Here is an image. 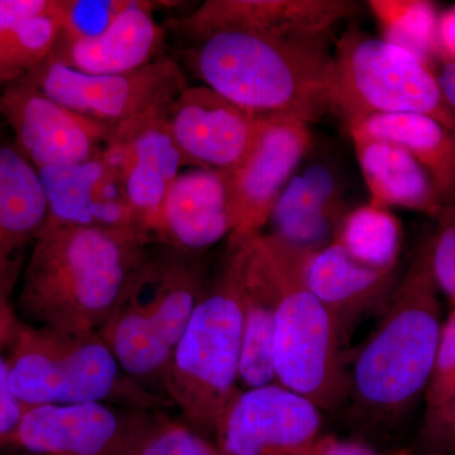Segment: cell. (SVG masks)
Masks as SVG:
<instances>
[{"instance_id": "34", "label": "cell", "mask_w": 455, "mask_h": 455, "mask_svg": "<svg viewBox=\"0 0 455 455\" xmlns=\"http://www.w3.org/2000/svg\"><path fill=\"white\" fill-rule=\"evenodd\" d=\"M25 410L12 391L7 357L0 352V451L7 448Z\"/></svg>"}, {"instance_id": "14", "label": "cell", "mask_w": 455, "mask_h": 455, "mask_svg": "<svg viewBox=\"0 0 455 455\" xmlns=\"http://www.w3.org/2000/svg\"><path fill=\"white\" fill-rule=\"evenodd\" d=\"M167 113L113 128L104 149L121 171L137 229L151 241L158 235L167 194L188 166L171 134Z\"/></svg>"}, {"instance_id": "41", "label": "cell", "mask_w": 455, "mask_h": 455, "mask_svg": "<svg viewBox=\"0 0 455 455\" xmlns=\"http://www.w3.org/2000/svg\"><path fill=\"white\" fill-rule=\"evenodd\" d=\"M121 455H132L131 454V449H130V451H125V453H123Z\"/></svg>"}, {"instance_id": "35", "label": "cell", "mask_w": 455, "mask_h": 455, "mask_svg": "<svg viewBox=\"0 0 455 455\" xmlns=\"http://www.w3.org/2000/svg\"><path fill=\"white\" fill-rule=\"evenodd\" d=\"M56 0H0V36L55 7Z\"/></svg>"}, {"instance_id": "27", "label": "cell", "mask_w": 455, "mask_h": 455, "mask_svg": "<svg viewBox=\"0 0 455 455\" xmlns=\"http://www.w3.org/2000/svg\"><path fill=\"white\" fill-rule=\"evenodd\" d=\"M379 20L383 40L406 50L429 66L440 60L439 14L427 0H371L367 3Z\"/></svg>"}, {"instance_id": "12", "label": "cell", "mask_w": 455, "mask_h": 455, "mask_svg": "<svg viewBox=\"0 0 455 455\" xmlns=\"http://www.w3.org/2000/svg\"><path fill=\"white\" fill-rule=\"evenodd\" d=\"M0 119L37 169L73 166L103 154L112 130L68 109L20 80L0 92Z\"/></svg>"}, {"instance_id": "3", "label": "cell", "mask_w": 455, "mask_h": 455, "mask_svg": "<svg viewBox=\"0 0 455 455\" xmlns=\"http://www.w3.org/2000/svg\"><path fill=\"white\" fill-rule=\"evenodd\" d=\"M329 36L221 32L191 44L184 60L204 85L236 106L311 124L334 114Z\"/></svg>"}, {"instance_id": "5", "label": "cell", "mask_w": 455, "mask_h": 455, "mask_svg": "<svg viewBox=\"0 0 455 455\" xmlns=\"http://www.w3.org/2000/svg\"><path fill=\"white\" fill-rule=\"evenodd\" d=\"M206 289L199 254L173 250L148 262L101 328L123 372L134 382H164L173 350Z\"/></svg>"}, {"instance_id": "22", "label": "cell", "mask_w": 455, "mask_h": 455, "mask_svg": "<svg viewBox=\"0 0 455 455\" xmlns=\"http://www.w3.org/2000/svg\"><path fill=\"white\" fill-rule=\"evenodd\" d=\"M259 235L228 245L235 256L242 305L239 382L245 388L276 382L274 367L276 290L260 248Z\"/></svg>"}, {"instance_id": "30", "label": "cell", "mask_w": 455, "mask_h": 455, "mask_svg": "<svg viewBox=\"0 0 455 455\" xmlns=\"http://www.w3.org/2000/svg\"><path fill=\"white\" fill-rule=\"evenodd\" d=\"M132 0H60L59 41L71 42L100 35Z\"/></svg>"}, {"instance_id": "2", "label": "cell", "mask_w": 455, "mask_h": 455, "mask_svg": "<svg viewBox=\"0 0 455 455\" xmlns=\"http://www.w3.org/2000/svg\"><path fill=\"white\" fill-rule=\"evenodd\" d=\"M149 242L124 228H44L23 272L22 322L59 333H99L151 259Z\"/></svg>"}, {"instance_id": "16", "label": "cell", "mask_w": 455, "mask_h": 455, "mask_svg": "<svg viewBox=\"0 0 455 455\" xmlns=\"http://www.w3.org/2000/svg\"><path fill=\"white\" fill-rule=\"evenodd\" d=\"M358 9L352 0H206L172 26L193 44L221 32L331 35Z\"/></svg>"}, {"instance_id": "20", "label": "cell", "mask_w": 455, "mask_h": 455, "mask_svg": "<svg viewBox=\"0 0 455 455\" xmlns=\"http://www.w3.org/2000/svg\"><path fill=\"white\" fill-rule=\"evenodd\" d=\"M173 2L132 0L100 35L57 44L51 57L79 73L118 75L132 73L161 59L164 29L156 20L155 9Z\"/></svg>"}, {"instance_id": "25", "label": "cell", "mask_w": 455, "mask_h": 455, "mask_svg": "<svg viewBox=\"0 0 455 455\" xmlns=\"http://www.w3.org/2000/svg\"><path fill=\"white\" fill-rule=\"evenodd\" d=\"M346 127L405 148L429 173L444 208L455 204V131L424 114H377Z\"/></svg>"}, {"instance_id": "36", "label": "cell", "mask_w": 455, "mask_h": 455, "mask_svg": "<svg viewBox=\"0 0 455 455\" xmlns=\"http://www.w3.org/2000/svg\"><path fill=\"white\" fill-rule=\"evenodd\" d=\"M310 455H382L377 448L357 438L341 439L333 434H324L314 443Z\"/></svg>"}, {"instance_id": "1", "label": "cell", "mask_w": 455, "mask_h": 455, "mask_svg": "<svg viewBox=\"0 0 455 455\" xmlns=\"http://www.w3.org/2000/svg\"><path fill=\"white\" fill-rule=\"evenodd\" d=\"M439 292L427 236L347 370L340 411L355 438L372 447L390 439L424 398L442 335Z\"/></svg>"}, {"instance_id": "19", "label": "cell", "mask_w": 455, "mask_h": 455, "mask_svg": "<svg viewBox=\"0 0 455 455\" xmlns=\"http://www.w3.org/2000/svg\"><path fill=\"white\" fill-rule=\"evenodd\" d=\"M298 253L304 283L333 317L344 341L359 320L385 310L398 283L396 271L370 267L335 242Z\"/></svg>"}, {"instance_id": "24", "label": "cell", "mask_w": 455, "mask_h": 455, "mask_svg": "<svg viewBox=\"0 0 455 455\" xmlns=\"http://www.w3.org/2000/svg\"><path fill=\"white\" fill-rule=\"evenodd\" d=\"M370 203L409 209L438 220L444 205L427 170L403 147L390 140L350 132Z\"/></svg>"}, {"instance_id": "9", "label": "cell", "mask_w": 455, "mask_h": 455, "mask_svg": "<svg viewBox=\"0 0 455 455\" xmlns=\"http://www.w3.org/2000/svg\"><path fill=\"white\" fill-rule=\"evenodd\" d=\"M20 80L110 130L123 123L167 112L188 86L181 68L169 57H161L132 73L89 75L50 56Z\"/></svg>"}, {"instance_id": "26", "label": "cell", "mask_w": 455, "mask_h": 455, "mask_svg": "<svg viewBox=\"0 0 455 455\" xmlns=\"http://www.w3.org/2000/svg\"><path fill=\"white\" fill-rule=\"evenodd\" d=\"M333 242L370 267L396 271L403 228L391 209L368 202L344 215Z\"/></svg>"}, {"instance_id": "10", "label": "cell", "mask_w": 455, "mask_h": 455, "mask_svg": "<svg viewBox=\"0 0 455 455\" xmlns=\"http://www.w3.org/2000/svg\"><path fill=\"white\" fill-rule=\"evenodd\" d=\"M313 147L309 123L278 114L262 116L251 154L235 170L224 172L232 220L228 245L262 235L278 197Z\"/></svg>"}, {"instance_id": "17", "label": "cell", "mask_w": 455, "mask_h": 455, "mask_svg": "<svg viewBox=\"0 0 455 455\" xmlns=\"http://www.w3.org/2000/svg\"><path fill=\"white\" fill-rule=\"evenodd\" d=\"M347 209L344 178L334 161H302L271 212L267 235L293 250L314 251L333 242Z\"/></svg>"}, {"instance_id": "32", "label": "cell", "mask_w": 455, "mask_h": 455, "mask_svg": "<svg viewBox=\"0 0 455 455\" xmlns=\"http://www.w3.org/2000/svg\"><path fill=\"white\" fill-rule=\"evenodd\" d=\"M436 220L435 233L429 236L431 268L440 292L455 305V204Z\"/></svg>"}, {"instance_id": "39", "label": "cell", "mask_w": 455, "mask_h": 455, "mask_svg": "<svg viewBox=\"0 0 455 455\" xmlns=\"http://www.w3.org/2000/svg\"><path fill=\"white\" fill-rule=\"evenodd\" d=\"M436 77L449 108L455 114V61L442 62Z\"/></svg>"}, {"instance_id": "38", "label": "cell", "mask_w": 455, "mask_h": 455, "mask_svg": "<svg viewBox=\"0 0 455 455\" xmlns=\"http://www.w3.org/2000/svg\"><path fill=\"white\" fill-rule=\"evenodd\" d=\"M438 46L442 62L455 61V5L439 14Z\"/></svg>"}, {"instance_id": "33", "label": "cell", "mask_w": 455, "mask_h": 455, "mask_svg": "<svg viewBox=\"0 0 455 455\" xmlns=\"http://www.w3.org/2000/svg\"><path fill=\"white\" fill-rule=\"evenodd\" d=\"M416 455H455V398L438 415L421 423Z\"/></svg>"}, {"instance_id": "31", "label": "cell", "mask_w": 455, "mask_h": 455, "mask_svg": "<svg viewBox=\"0 0 455 455\" xmlns=\"http://www.w3.org/2000/svg\"><path fill=\"white\" fill-rule=\"evenodd\" d=\"M455 398V305L443 323L429 385L424 395L423 421L438 415Z\"/></svg>"}, {"instance_id": "29", "label": "cell", "mask_w": 455, "mask_h": 455, "mask_svg": "<svg viewBox=\"0 0 455 455\" xmlns=\"http://www.w3.org/2000/svg\"><path fill=\"white\" fill-rule=\"evenodd\" d=\"M132 455H217L212 443L190 425L152 419L131 448Z\"/></svg>"}, {"instance_id": "13", "label": "cell", "mask_w": 455, "mask_h": 455, "mask_svg": "<svg viewBox=\"0 0 455 455\" xmlns=\"http://www.w3.org/2000/svg\"><path fill=\"white\" fill-rule=\"evenodd\" d=\"M151 420L142 414L123 412L112 403L29 407L4 451L22 455H121L133 447Z\"/></svg>"}, {"instance_id": "18", "label": "cell", "mask_w": 455, "mask_h": 455, "mask_svg": "<svg viewBox=\"0 0 455 455\" xmlns=\"http://www.w3.org/2000/svg\"><path fill=\"white\" fill-rule=\"evenodd\" d=\"M38 175L49 211L44 228L74 226L139 230L121 171L106 152L86 163L40 170Z\"/></svg>"}, {"instance_id": "23", "label": "cell", "mask_w": 455, "mask_h": 455, "mask_svg": "<svg viewBox=\"0 0 455 455\" xmlns=\"http://www.w3.org/2000/svg\"><path fill=\"white\" fill-rule=\"evenodd\" d=\"M38 171L14 145H0V291L11 296L23 252L46 226Z\"/></svg>"}, {"instance_id": "6", "label": "cell", "mask_w": 455, "mask_h": 455, "mask_svg": "<svg viewBox=\"0 0 455 455\" xmlns=\"http://www.w3.org/2000/svg\"><path fill=\"white\" fill-rule=\"evenodd\" d=\"M242 305L235 256L206 289L173 350L163 386L197 433L214 435L224 410L238 394Z\"/></svg>"}, {"instance_id": "21", "label": "cell", "mask_w": 455, "mask_h": 455, "mask_svg": "<svg viewBox=\"0 0 455 455\" xmlns=\"http://www.w3.org/2000/svg\"><path fill=\"white\" fill-rule=\"evenodd\" d=\"M230 233L226 173L205 169L180 173L164 200L157 238L173 250L200 254Z\"/></svg>"}, {"instance_id": "11", "label": "cell", "mask_w": 455, "mask_h": 455, "mask_svg": "<svg viewBox=\"0 0 455 455\" xmlns=\"http://www.w3.org/2000/svg\"><path fill=\"white\" fill-rule=\"evenodd\" d=\"M323 411L280 383L244 388L214 431L217 455H298L323 434Z\"/></svg>"}, {"instance_id": "8", "label": "cell", "mask_w": 455, "mask_h": 455, "mask_svg": "<svg viewBox=\"0 0 455 455\" xmlns=\"http://www.w3.org/2000/svg\"><path fill=\"white\" fill-rule=\"evenodd\" d=\"M333 56V113L346 125L377 114H424L455 131L436 74L412 53L349 25Z\"/></svg>"}, {"instance_id": "28", "label": "cell", "mask_w": 455, "mask_h": 455, "mask_svg": "<svg viewBox=\"0 0 455 455\" xmlns=\"http://www.w3.org/2000/svg\"><path fill=\"white\" fill-rule=\"evenodd\" d=\"M60 32V0H56L51 11L28 18L0 36V86L20 82L49 59Z\"/></svg>"}, {"instance_id": "37", "label": "cell", "mask_w": 455, "mask_h": 455, "mask_svg": "<svg viewBox=\"0 0 455 455\" xmlns=\"http://www.w3.org/2000/svg\"><path fill=\"white\" fill-rule=\"evenodd\" d=\"M20 319L11 304V296L0 291V352L11 348L20 331Z\"/></svg>"}, {"instance_id": "4", "label": "cell", "mask_w": 455, "mask_h": 455, "mask_svg": "<svg viewBox=\"0 0 455 455\" xmlns=\"http://www.w3.org/2000/svg\"><path fill=\"white\" fill-rule=\"evenodd\" d=\"M259 244L276 290L274 367L276 382L323 412L340 411L347 366L338 326L301 275L298 251L269 235Z\"/></svg>"}, {"instance_id": "7", "label": "cell", "mask_w": 455, "mask_h": 455, "mask_svg": "<svg viewBox=\"0 0 455 455\" xmlns=\"http://www.w3.org/2000/svg\"><path fill=\"white\" fill-rule=\"evenodd\" d=\"M8 350L12 391L25 409L114 400L160 403L123 372L100 333H59L22 322Z\"/></svg>"}, {"instance_id": "42", "label": "cell", "mask_w": 455, "mask_h": 455, "mask_svg": "<svg viewBox=\"0 0 455 455\" xmlns=\"http://www.w3.org/2000/svg\"><path fill=\"white\" fill-rule=\"evenodd\" d=\"M0 455H4V454H2V451H0Z\"/></svg>"}, {"instance_id": "15", "label": "cell", "mask_w": 455, "mask_h": 455, "mask_svg": "<svg viewBox=\"0 0 455 455\" xmlns=\"http://www.w3.org/2000/svg\"><path fill=\"white\" fill-rule=\"evenodd\" d=\"M167 122L188 166L230 172L256 145L262 116L208 86H188L171 104Z\"/></svg>"}, {"instance_id": "40", "label": "cell", "mask_w": 455, "mask_h": 455, "mask_svg": "<svg viewBox=\"0 0 455 455\" xmlns=\"http://www.w3.org/2000/svg\"><path fill=\"white\" fill-rule=\"evenodd\" d=\"M310 449H309V451H304V453L298 454V455H310Z\"/></svg>"}]
</instances>
